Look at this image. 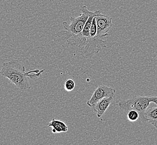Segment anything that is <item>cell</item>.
<instances>
[{"label":"cell","instance_id":"6da1fadb","mask_svg":"<svg viewBox=\"0 0 157 145\" xmlns=\"http://www.w3.org/2000/svg\"><path fill=\"white\" fill-rule=\"evenodd\" d=\"M103 38H86L81 33L75 35L63 29L56 34L54 40L68 51L87 57L98 54L102 47H105L106 41Z\"/></svg>","mask_w":157,"mask_h":145},{"label":"cell","instance_id":"7a4b0ae2","mask_svg":"<svg viewBox=\"0 0 157 145\" xmlns=\"http://www.w3.org/2000/svg\"><path fill=\"white\" fill-rule=\"evenodd\" d=\"M45 69H35L26 71L25 66L19 60H12L4 63L0 70V74L9 79L20 91H26L31 89L29 78L36 79L41 76Z\"/></svg>","mask_w":157,"mask_h":145},{"label":"cell","instance_id":"3957f363","mask_svg":"<svg viewBox=\"0 0 157 145\" xmlns=\"http://www.w3.org/2000/svg\"><path fill=\"white\" fill-rule=\"evenodd\" d=\"M151 103L157 104V97H145V96H134L132 98L128 99H120L118 106L120 110L127 113L129 110H134L138 112L139 120L142 122H147L148 120L144 116L145 110L149 107Z\"/></svg>","mask_w":157,"mask_h":145},{"label":"cell","instance_id":"277c9868","mask_svg":"<svg viewBox=\"0 0 157 145\" xmlns=\"http://www.w3.org/2000/svg\"><path fill=\"white\" fill-rule=\"evenodd\" d=\"M81 10L82 13L78 17H71L70 18L69 24L67 22H63V29L75 35L82 32L89 17L90 11L88 10L86 6L81 7Z\"/></svg>","mask_w":157,"mask_h":145},{"label":"cell","instance_id":"5b68a950","mask_svg":"<svg viewBox=\"0 0 157 145\" xmlns=\"http://www.w3.org/2000/svg\"><path fill=\"white\" fill-rule=\"evenodd\" d=\"M116 90L112 87H109L104 85H99L94 91L90 100L87 102L89 107H92L98 102L106 97H114Z\"/></svg>","mask_w":157,"mask_h":145},{"label":"cell","instance_id":"8992f818","mask_svg":"<svg viewBox=\"0 0 157 145\" xmlns=\"http://www.w3.org/2000/svg\"><path fill=\"white\" fill-rule=\"evenodd\" d=\"M95 18L98 27L97 36L102 38L109 36L108 32L113 26V19L102 13L96 15Z\"/></svg>","mask_w":157,"mask_h":145},{"label":"cell","instance_id":"52a82bcc","mask_svg":"<svg viewBox=\"0 0 157 145\" xmlns=\"http://www.w3.org/2000/svg\"><path fill=\"white\" fill-rule=\"evenodd\" d=\"M113 99V97L103 98L98 102L94 104V106L92 107L98 118H101L104 115L111 103Z\"/></svg>","mask_w":157,"mask_h":145},{"label":"cell","instance_id":"ba28073f","mask_svg":"<svg viewBox=\"0 0 157 145\" xmlns=\"http://www.w3.org/2000/svg\"><path fill=\"white\" fill-rule=\"evenodd\" d=\"M48 127L52 128V132L53 133H58L67 132L68 130V126L66 124L59 120L53 118L48 125Z\"/></svg>","mask_w":157,"mask_h":145},{"label":"cell","instance_id":"9c48e42d","mask_svg":"<svg viewBox=\"0 0 157 145\" xmlns=\"http://www.w3.org/2000/svg\"><path fill=\"white\" fill-rule=\"evenodd\" d=\"M100 13H101V11L100 10H96L95 11H90L89 17L85 24L84 28L81 32L82 35L83 36L86 37V38H92L90 35V28H91V24H92L93 19L94 18V17Z\"/></svg>","mask_w":157,"mask_h":145},{"label":"cell","instance_id":"30bf717a","mask_svg":"<svg viewBox=\"0 0 157 145\" xmlns=\"http://www.w3.org/2000/svg\"><path fill=\"white\" fill-rule=\"evenodd\" d=\"M144 116L148 122L154 126L157 122V104L151 107H148L145 112Z\"/></svg>","mask_w":157,"mask_h":145},{"label":"cell","instance_id":"8fae6325","mask_svg":"<svg viewBox=\"0 0 157 145\" xmlns=\"http://www.w3.org/2000/svg\"><path fill=\"white\" fill-rule=\"evenodd\" d=\"M128 119L130 122H135L139 119V114L138 112L134 110H129L127 113Z\"/></svg>","mask_w":157,"mask_h":145},{"label":"cell","instance_id":"7c38bea8","mask_svg":"<svg viewBox=\"0 0 157 145\" xmlns=\"http://www.w3.org/2000/svg\"><path fill=\"white\" fill-rule=\"evenodd\" d=\"M98 32V27L96 18L94 17L93 19L92 22L91 24V28H90V35L92 38H96L97 36Z\"/></svg>","mask_w":157,"mask_h":145},{"label":"cell","instance_id":"4fadbf2b","mask_svg":"<svg viewBox=\"0 0 157 145\" xmlns=\"http://www.w3.org/2000/svg\"><path fill=\"white\" fill-rule=\"evenodd\" d=\"M75 88V83L72 79H68L64 83V89L67 91H72Z\"/></svg>","mask_w":157,"mask_h":145},{"label":"cell","instance_id":"5bb4252c","mask_svg":"<svg viewBox=\"0 0 157 145\" xmlns=\"http://www.w3.org/2000/svg\"><path fill=\"white\" fill-rule=\"evenodd\" d=\"M154 127H155V128H157V122H156V123H155V124L154 125Z\"/></svg>","mask_w":157,"mask_h":145}]
</instances>
